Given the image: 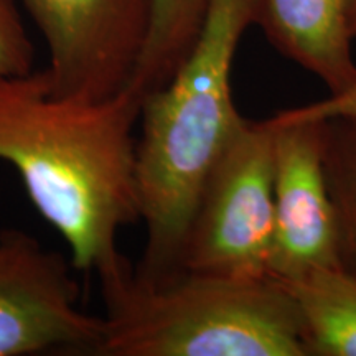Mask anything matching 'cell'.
<instances>
[{"mask_svg": "<svg viewBox=\"0 0 356 356\" xmlns=\"http://www.w3.org/2000/svg\"><path fill=\"white\" fill-rule=\"evenodd\" d=\"M282 284L300 310L307 356H356L355 274L327 267Z\"/></svg>", "mask_w": 356, "mask_h": 356, "instance_id": "9", "label": "cell"}, {"mask_svg": "<svg viewBox=\"0 0 356 356\" xmlns=\"http://www.w3.org/2000/svg\"><path fill=\"white\" fill-rule=\"evenodd\" d=\"M261 0H208L184 63L165 86L142 99L137 177L145 244L134 275L159 282L180 270L191 215L213 163L243 122L231 71Z\"/></svg>", "mask_w": 356, "mask_h": 356, "instance_id": "2", "label": "cell"}, {"mask_svg": "<svg viewBox=\"0 0 356 356\" xmlns=\"http://www.w3.org/2000/svg\"><path fill=\"white\" fill-rule=\"evenodd\" d=\"M274 124V246L270 277L280 282L341 267L335 210L322 160V121Z\"/></svg>", "mask_w": 356, "mask_h": 356, "instance_id": "7", "label": "cell"}, {"mask_svg": "<svg viewBox=\"0 0 356 356\" xmlns=\"http://www.w3.org/2000/svg\"><path fill=\"white\" fill-rule=\"evenodd\" d=\"M356 0H261L257 24L275 50L340 95L356 84Z\"/></svg>", "mask_w": 356, "mask_h": 356, "instance_id": "8", "label": "cell"}, {"mask_svg": "<svg viewBox=\"0 0 356 356\" xmlns=\"http://www.w3.org/2000/svg\"><path fill=\"white\" fill-rule=\"evenodd\" d=\"M43 35L58 96L109 99L126 91L144 50L154 0H19Z\"/></svg>", "mask_w": 356, "mask_h": 356, "instance_id": "6", "label": "cell"}, {"mask_svg": "<svg viewBox=\"0 0 356 356\" xmlns=\"http://www.w3.org/2000/svg\"><path fill=\"white\" fill-rule=\"evenodd\" d=\"M353 33H355V38H356V12H355V22H353Z\"/></svg>", "mask_w": 356, "mask_h": 356, "instance_id": "14", "label": "cell"}, {"mask_svg": "<svg viewBox=\"0 0 356 356\" xmlns=\"http://www.w3.org/2000/svg\"><path fill=\"white\" fill-rule=\"evenodd\" d=\"M207 8L208 0H154L149 35L129 91L144 99L165 86L193 47Z\"/></svg>", "mask_w": 356, "mask_h": 356, "instance_id": "10", "label": "cell"}, {"mask_svg": "<svg viewBox=\"0 0 356 356\" xmlns=\"http://www.w3.org/2000/svg\"><path fill=\"white\" fill-rule=\"evenodd\" d=\"M99 286L104 340L96 356H307L297 302L273 277L180 270L142 282L129 262Z\"/></svg>", "mask_w": 356, "mask_h": 356, "instance_id": "3", "label": "cell"}, {"mask_svg": "<svg viewBox=\"0 0 356 356\" xmlns=\"http://www.w3.org/2000/svg\"><path fill=\"white\" fill-rule=\"evenodd\" d=\"M71 257L22 229L0 231V356H96L104 317L81 309Z\"/></svg>", "mask_w": 356, "mask_h": 356, "instance_id": "5", "label": "cell"}, {"mask_svg": "<svg viewBox=\"0 0 356 356\" xmlns=\"http://www.w3.org/2000/svg\"><path fill=\"white\" fill-rule=\"evenodd\" d=\"M279 114L286 119H327L338 115H356V84L340 95H330L327 99L282 111Z\"/></svg>", "mask_w": 356, "mask_h": 356, "instance_id": "13", "label": "cell"}, {"mask_svg": "<svg viewBox=\"0 0 356 356\" xmlns=\"http://www.w3.org/2000/svg\"><path fill=\"white\" fill-rule=\"evenodd\" d=\"M322 121V160L335 210L341 267L356 275V115Z\"/></svg>", "mask_w": 356, "mask_h": 356, "instance_id": "11", "label": "cell"}, {"mask_svg": "<svg viewBox=\"0 0 356 356\" xmlns=\"http://www.w3.org/2000/svg\"><path fill=\"white\" fill-rule=\"evenodd\" d=\"M273 246L274 124L243 119L204 178L180 270L270 277Z\"/></svg>", "mask_w": 356, "mask_h": 356, "instance_id": "4", "label": "cell"}, {"mask_svg": "<svg viewBox=\"0 0 356 356\" xmlns=\"http://www.w3.org/2000/svg\"><path fill=\"white\" fill-rule=\"evenodd\" d=\"M35 47L26 33L19 0H0V76L33 71Z\"/></svg>", "mask_w": 356, "mask_h": 356, "instance_id": "12", "label": "cell"}, {"mask_svg": "<svg viewBox=\"0 0 356 356\" xmlns=\"http://www.w3.org/2000/svg\"><path fill=\"white\" fill-rule=\"evenodd\" d=\"M142 99L58 96L47 73L0 76V160L19 173L79 273L97 279L129 264L122 228L140 221L137 136Z\"/></svg>", "mask_w": 356, "mask_h": 356, "instance_id": "1", "label": "cell"}]
</instances>
